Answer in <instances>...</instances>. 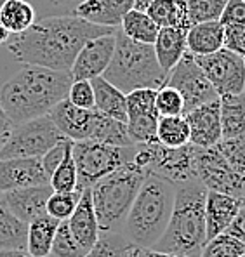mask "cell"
<instances>
[{
    "instance_id": "bcb514c9",
    "label": "cell",
    "mask_w": 245,
    "mask_h": 257,
    "mask_svg": "<svg viewBox=\"0 0 245 257\" xmlns=\"http://www.w3.org/2000/svg\"><path fill=\"white\" fill-rule=\"evenodd\" d=\"M0 257H33L26 250H0Z\"/></svg>"
},
{
    "instance_id": "f5cc1de1",
    "label": "cell",
    "mask_w": 245,
    "mask_h": 257,
    "mask_svg": "<svg viewBox=\"0 0 245 257\" xmlns=\"http://www.w3.org/2000/svg\"><path fill=\"white\" fill-rule=\"evenodd\" d=\"M243 64H245V56H243Z\"/></svg>"
},
{
    "instance_id": "52a82bcc",
    "label": "cell",
    "mask_w": 245,
    "mask_h": 257,
    "mask_svg": "<svg viewBox=\"0 0 245 257\" xmlns=\"http://www.w3.org/2000/svg\"><path fill=\"white\" fill-rule=\"evenodd\" d=\"M136 146L118 148L97 141H75L71 145L75 165L78 174V191H84L103 179L104 176L116 171L118 167L134 162Z\"/></svg>"
},
{
    "instance_id": "5b68a950",
    "label": "cell",
    "mask_w": 245,
    "mask_h": 257,
    "mask_svg": "<svg viewBox=\"0 0 245 257\" xmlns=\"http://www.w3.org/2000/svg\"><path fill=\"white\" fill-rule=\"evenodd\" d=\"M103 78L124 94L136 89H155L167 85L169 73L160 66L155 49L150 44H139L115 28V52Z\"/></svg>"
},
{
    "instance_id": "c3c4849f",
    "label": "cell",
    "mask_w": 245,
    "mask_h": 257,
    "mask_svg": "<svg viewBox=\"0 0 245 257\" xmlns=\"http://www.w3.org/2000/svg\"><path fill=\"white\" fill-rule=\"evenodd\" d=\"M155 0H134V9H139V11H146L148 6Z\"/></svg>"
},
{
    "instance_id": "6da1fadb",
    "label": "cell",
    "mask_w": 245,
    "mask_h": 257,
    "mask_svg": "<svg viewBox=\"0 0 245 257\" xmlns=\"http://www.w3.org/2000/svg\"><path fill=\"white\" fill-rule=\"evenodd\" d=\"M73 14L40 18L28 30L9 37L7 49L16 61L70 73L78 51L94 37L113 33Z\"/></svg>"
},
{
    "instance_id": "9f6ffc18",
    "label": "cell",
    "mask_w": 245,
    "mask_h": 257,
    "mask_svg": "<svg viewBox=\"0 0 245 257\" xmlns=\"http://www.w3.org/2000/svg\"><path fill=\"white\" fill-rule=\"evenodd\" d=\"M243 92H245V90H243Z\"/></svg>"
},
{
    "instance_id": "f6af8a7d",
    "label": "cell",
    "mask_w": 245,
    "mask_h": 257,
    "mask_svg": "<svg viewBox=\"0 0 245 257\" xmlns=\"http://www.w3.org/2000/svg\"><path fill=\"white\" fill-rule=\"evenodd\" d=\"M226 233L235 236L236 240H240L245 245V209L243 207L240 209V212L236 214V217L233 219V222L229 224V228L226 229Z\"/></svg>"
},
{
    "instance_id": "d4e9b609",
    "label": "cell",
    "mask_w": 245,
    "mask_h": 257,
    "mask_svg": "<svg viewBox=\"0 0 245 257\" xmlns=\"http://www.w3.org/2000/svg\"><path fill=\"white\" fill-rule=\"evenodd\" d=\"M59 221L51 215H42L28 224L26 233V252L33 257H51L52 241Z\"/></svg>"
},
{
    "instance_id": "2e32d148",
    "label": "cell",
    "mask_w": 245,
    "mask_h": 257,
    "mask_svg": "<svg viewBox=\"0 0 245 257\" xmlns=\"http://www.w3.org/2000/svg\"><path fill=\"white\" fill-rule=\"evenodd\" d=\"M49 184L40 158H7L0 160V193L28 186Z\"/></svg>"
},
{
    "instance_id": "8fae6325",
    "label": "cell",
    "mask_w": 245,
    "mask_h": 257,
    "mask_svg": "<svg viewBox=\"0 0 245 257\" xmlns=\"http://www.w3.org/2000/svg\"><path fill=\"white\" fill-rule=\"evenodd\" d=\"M167 85L181 94L184 101V115L191 109L219 97L209 78L202 71V68L195 61V56L188 51L169 73Z\"/></svg>"
},
{
    "instance_id": "ee69618b",
    "label": "cell",
    "mask_w": 245,
    "mask_h": 257,
    "mask_svg": "<svg viewBox=\"0 0 245 257\" xmlns=\"http://www.w3.org/2000/svg\"><path fill=\"white\" fill-rule=\"evenodd\" d=\"M224 49L245 56V25L224 26Z\"/></svg>"
},
{
    "instance_id": "5bb4252c",
    "label": "cell",
    "mask_w": 245,
    "mask_h": 257,
    "mask_svg": "<svg viewBox=\"0 0 245 257\" xmlns=\"http://www.w3.org/2000/svg\"><path fill=\"white\" fill-rule=\"evenodd\" d=\"M49 116L66 139L73 143L87 141L92 138L94 127H96L97 109L78 108L68 99H63L49 111Z\"/></svg>"
},
{
    "instance_id": "8d00e7d4",
    "label": "cell",
    "mask_w": 245,
    "mask_h": 257,
    "mask_svg": "<svg viewBox=\"0 0 245 257\" xmlns=\"http://www.w3.org/2000/svg\"><path fill=\"white\" fill-rule=\"evenodd\" d=\"M49 184L54 191H78V174L73 155H71V148L66 153L65 160L59 164V167L52 172Z\"/></svg>"
},
{
    "instance_id": "11a10c76",
    "label": "cell",
    "mask_w": 245,
    "mask_h": 257,
    "mask_svg": "<svg viewBox=\"0 0 245 257\" xmlns=\"http://www.w3.org/2000/svg\"><path fill=\"white\" fill-rule=\"evenodd\" d=\"M242 257H245V254H243V255H242Z\"/></svg>"
},
{
    "instance_id": "60d3db41",
    "label": "cell",
    "mask_w": 245,
    "mask_h": 257,
    "mask_svg": "<svg viewBox=\"0 0 245 257\" xmlns=\"http://www.w3.org/2000/svg\"><path fill=\"white\" fill-rule=\"evenodd\" d=\"M66 99L71 104L84 109L94 108V89L90 80H75L71 82L70 90H68Z\"/></svg>"
},
{
    "instance_id": "f35d334b",
    "label": "cell",
    "mask_w": 245,
    "mask_h": 257,
    "mask_svg": "<svg viewBox=\"0 0 245 257\" xmlns=\"http://www.w3.org/2000/svg\"><path fill=\"white\" fill-rule=\"evenodd\" d=\"M216 146L233 167V171L245 177V136L235 139H221Z\"/></svg>"
},
{
    "instance_id": "f907efd6",
    "label": "cell",
    "mask_w": 245,
    "mask_h": 257,
    "mask_svg": "<svg viewBox=\"0 0 245 257\" xmlns=\"http://www.w3.org/2000/svg\"><path fill=\"white\" fill-rule=\"evenodd\" d=\"M127 257H138V254H136V250H134V247L131 248V252H129V255H127Z\"/></svg>"
},
{
    "instance_id": "1f68e13d",
    "label": "cell",
    "mask_w": 245,
    "mask_h": 257,
    "mask_svg": "<svg viewBox=\"0 0 245 257\" xmlns=\"http://www.w3.org/2000/svg\"><path fill=\"white\" fill-rule=\"evenodd\" d=\"M228 0H184L190 26L198 23L219 21Z\"/></svg>"
},
{
    "instance_id": "83f0119b",
    "label": "cell",
    "mask_w": 245,
    "mask_h": 257,
    "mask_svg": "<svg viewBox=\"0 0 245 257\" xmlns=\"http://www.w3.org/2000/svg\"><path fill=\"white\" fill-rule=\"evenodd\" d=\"M28 224L18 219L0 200V250H26Z\"/></svg>"
},
{
    "instance_id": "d6986e66",
    "label": "cell",
    "mask_w": 245,
    "mask_h": 257,
    "mask_svg": "<svg viewBox=\"0 0 245 257\" xmlns=\"http://www.w3.org/2000/svg\"><path fill=\"white\" fill-rule=\"evenodd\" d=\"M131 9H134V0H85L73 11V16L104 28H118Z\"/></svg>"
},
{
    "instance_id": "277c9868",
    "label": "cell",
    "mask_w": 245,
    "mask_h": 257,
    "mask_svg": "<svg viewBox=\"0 0 245 257\" xmlns=\"http://www.w3.org/2000/svg\"><path fill=\"white\" fill-rule=\"evenodd\" d=\"M174 198V183L153 172H146L124 224V238L133 247L153 248L171 221Z\"/></svg>"
},
{
    "instance_id": "e0dca14e",
    "label": "cell",
    "mask_w": 245,
    "mask_h": 257,
    "mask_svg": "<svg viewBox=\"0 0 245 257\" xmlns=\"http://www.w3.org/2000/svg\"><path fill=\"white\" fill-rule=\"evenodd\" d=\"M51 184L42 186H28L21 190H13L2 193V203L11 210L18 219L30 224L35 219L47 214V200L52 195Z\"/></svg>"
},
{
    "instance_id": "f546056e",
    "label": "cell",
    "mask_w": 245,
    "mask_h": 257,
    "mask_svg": "<svg viewBox=\"0 0 245 257\" xmlns=\"http://www.w3.org/2000/svg\"><path fill=\"white\" fill-rule=\"evenodd\" d=\"M90 141L104 143L110 146H118V148H127V146H134L133 139L127 131V123L115 120L108 115L97 111L96 116V127H94L92 138Z\"/></svg>"
},
{
    "instance_id": "30bf717a",
    "label": "cell",
    "mask_w": 245,
    "mask_h": 257,
    "mask_svg": "<svg viewBox=\"0 0 245 257\" xmlns=\"http://www.w3.org/2000/svg\"><path fill=\"white\" fill-rule=\"evenodd\" d=\"M195 177L209 191L226 193L238 200L245 188V177L233 171L217 146H195Z\"/></svg>"
},
{
    "instance_id": "e575fe53",
    "label": "cell",
    "mask_w": 245,
    "mask_h": 257,
    "mask_svg": "<svg viewBox=\"0 0 245 257\" xmlns=\"http://www.w3.org/2000/svg\"><path fill=\"white\" fill-rule=\"evenodd\" d=\"M245 254V245L228 233L210 238L202 250V257H242Z\"/></svg>"
},
{
    "instance_id": "484cf974",
    "label": "cell",
    "mask_w": 245,
    "mask_h": 257,
    "mask_svg": "<svg viewBox=\"0 0 245 257\" xmlns=\"http://www.w3.org/2000/svg\"><path fill=\"white\" fill-rule=\"evenodd\" d=\"M118 28L124 32V35L129 37L134 42L150 44V45L155 44L157 35L160 32V26L148 16V13L139 9H131L124 16Z\"/></svg>"
},
{
    "instance_id": "4316f807",
    "label": "cell",
    "mask_w": 245,
    "mask_h": 257,
    "mask_svg": "<svg viewBox=\"0 0 245 257\" xmlns=\"http://www.w3.org/2000/svg\"><path fill=\"white\" fill-rule=\"evenodd\" d=\"M146 13L160 28H191L184 0H155L148 6Z\"/></svg>"
},
{
    "instance_id": "7bdbcfd3",
    "label": "cell",
    "mask_w": 245,
    "mask_h": 257,
    "mask_svg": "<svg viewBox=\"0 0 245 257\" xmlns=\"http://www.w3.org/2000/svg\"><path fill=\"white\" fill-rule=\"evenodd\" d=\"M219 23L223 26L245 25V0H228Z\"/></svg>"
},
{
    "instance_id": "44dd1931",
    "label": "cell",
    "mask_w": 245,
    "mask_h": 257,
    "mask_svg": "<svg viewBox=\"0 0 245 257\" xmlns=\"http://www.w3.org/2000/svg\"><path fill=\"white\" fill-rule=\"evenodd\" d=\"M188 30L184 28H160L157 40L153 44L155 56L167 73H171L172 68L179 63V59L188 51L186 47Z\"/></svg>"
},
{
    "instance_id": "9a60e30c",
    "label": "cell",
    "mask_w": 245,
    "mask_h": 257,
    "mask_svg": "<svg viewBox=\"0 0 245 257\" xmlns=\"http://www.w3.org/2000/svg\"><path fill=\"white\" fill-rule=\"evenodd\" d=\"M184 116H186V122L190 125L191 145L200 146V148H210L223 139L219 97L191 109Z\"/></svg>"
},
{
    "instance_id": "db71d44e",
    "label": "cell",
    "mask_w": 245,
    "mask_h": 257,
    "mask_svg": "<svg viewBox=\"0 0 245 257\" xmlns=\"http://www.w3.org/2000/svg\"><path fill=\"white\" fill-rule=\"evenodd\" d=\"M0 198H2V193H0Z\"/></svg>"
},
{
    "instance_id": "7402d4cb",
    "label": "cell",
    "mask_w": 245,
    "mask_h": 257,
    "mask_svg": "<svg viewBox=\"0 0 245 257\" xmlns=\"http://www.w3.org/2000/svg\"><path fill=\"white\" fill-rule=\"evenodd\" d=\"M188 52L193 56H207L224 47V26L219 21L198 23L188 30Z\"/></svg>"
},
{
    "instance_id": "ffe728a7",
    "label": "cell",
    "mask_w": 245,
    "mask_h": 257,
    "mask_svg": "<svg viewBox=\"0 0 245 257\" xmlns=\"http://www.w3.org/2000/svg\"><path fill=\"white\" fill-rule=\"evenodd\" d=\"M68 226H70L71 235L75 236V240L85 248H90L96 245L97 238H99V224H97V217L92 207V196H90V188L82 191L80 202H78L75 212L70 215V219H66Z\"/></svg>"
},
{
    "instance_id": "f1b7e54d",
    "label": "cell",
    "mask_w": 245,
    "mask_h": 257,
    "mask_svg": "<svg viewBox=\"0 0 245 257\" xmlns=\"http://www.w3.org/2000/svg\"><path fill=\"white\" fill-rule=\"evenodd\" d=\"M0 21L11 35H16L28 30L37 21L35 7L30 0H6L0 9Z\"/></svg>"
},
{
    "instance_id": "9c48e42d",
    "label": "cell",
    "mask_w": 245,
    "mask_h": 257,
    "mask_svg": "<svg viewBox=\"0 0 245 257\" xmlns=\"http://www.w3.org/2000/svg\"><path fill=\"white\" fill-rule=\"evenodd\" d=\"M66 139L54 125L49 115L13 127L6 146L0 151V160L7 158H42L59 141Z\"/></svg>"
},
{
    "instance_id": "7a4b0ae2",
    "label": "cell",
    "mask_w": 245,
    "mask_h": 257,
    "mask_svg": "<svg viewBox=\"0 0 245 257\" xmlns=\"http://www.w3.org/2000/svg\"><path fill=\"white\" fill-rule=\"evenodd\" d=\"M71 82L66 71L25 64L0 89V106L14 125L39 118L66 99Z\"/></svg>"
},
{
    "instance_id": "3957f363",
    "label": "cell",
    "mask_w": 245,
    "mask_h": 257,
    "mask_svg": "<svg viewBox=\"0 0 245 257\" xmlns=\"http://www.w3.org/2000/svg\"><path fill=\"white\" fill-rule=\"evenodd\" d=\"M207 188L198 181L176 184L174 209L165 233L153 250L176 257H202L207 240L205 226Z\"/></svg>"
},
{
    "instance_id": "b9f144b4",
    "label": "cell",
    "mask_w": 245,
    "mask_h": 257,
    "mask_svg": "<svg viewBox=\"0 0 245 257\" xmlns=\"http://www.w3.org/2000/svg\"><path fill=\"white\" fill-rule=\"evenodd\" d=\"M71 145H73V141H70V139H63V141H59L58 145L52 146V148L49 150L42 158H40V160H42V167H44L45 174L49 176V179H51L52 172L59 167V164L65 160V157H66L68 151H70Z\"/></svg>"
},
{
    "instance_id": "ac0fdd59",
    "label": "cell",
    "mask_w": 245,
    "mask_h": 257,
    "mask_svg": "<svg viewBox=\"0 0 245 257\" xmlns=\"http://www.w3.org/2000/svg\"><path fill=\"white\" fill-rule=\"evenodd\" d=\"M242 209L238 198L226 193L209 191L205 198V226H207V240L226 233L233 219Z\"/></svg>"
},
{
    "instance_id": "ab89813d",
    "label": "cell",
    "mask_w": 245,
    "mask_h": 257,
    "mask_svg": "<svg viewBox=\"0 0 245 257\" xmlns=\"http://www.w3.org/2000/svg\"><path fill=\"white\" fill-rule=\"evenodd\" d=\"M35 7L37 20L45 16H65L73 14V11L85 0H30Z\"/></svg>"
},
{
    "instance_id": "4dcf8cb0",
    "label": "cell",
    "mask_w": 245,
    "mask_h": 257,
    "mask_svg": "<svg viewBox=\"0 0 245 257\" xmlns=\"http://www.w3.org/2000/svg\"><path fill=\"white\" fill-rule=\"evenodd\" d=\"M157 141L167 148H181L190 145V125L186 116H160L157 125Z\"/></svg>"
},
{
    "instance_id": "681fc988",
    "label": "cell",
    "mask_w": 245,
    "mask_h": 257,
    "mask_svg": "<svg viewBox=\"0 0 245 257\" xmlns=\"http://www.w3.org/2000/svg\"><path fill=\"white\" fill-rule=\"evenodd\" d=\"M240 203H242V207L245 209V188H243V193H242V196H240Z\"/></svg>"
},
{
    "instance_id": "7dc6e473",
    "label": "cell",
    "mask_w": 245,
    "mask_h": 257,
    "mask_svg": "<svg viewBox=\"0 0 245 257\" xmlns=\"http://www.w3.org/2000/svg\"><path fill=\"white\" fill-rule=\"evenodd\" d=\"M9 37H11V32L6 28V26H4V23L0 21V45L7 44V40H9Z\"/></svg>"
},
{
    "instance_id": "8992f818",
    "label": "cell",
    "mask_w": 245,
    "mask_h": 257,
    "mask_svg": "<svg viewBox=\"0 0 245 257\" xmlns=\"http://www.w3.org/2000/svg\"><path fill=\"white\" fill-rule=\"evenodd\" d=\"M145 176V169L131 162L90 186L92 207L101 231L122 233Z\"/></svg>"
},
{
    "instance_id": "d590c367",
    "label": "cell",
    "mask_w": 245,
    "mask_h": 257,
    "mask_svg": "<svg viewBox=\"0 0 245 257\" xmlns=\"http://www.w3.org/2000/svg\"><path fill=\"white\" fill-rule=\"evenodd\" d=\"M80 195L82 191H52L47 200V215L58 221L70 219L80 202Z\"/></svg>"
},
{
    "instance_id": "4fadbf2b",
    "label": "cell",
    "mask_w": 245,
    "mask_h": 257,
    "mask_svg": "<svg viewBox=\"0 0 245 257\" xmlns=\"http://www.w3.org/2000/svg\"><path fill=\"white\" fill-rule=\"evenodd\" d=\"M113 52H115V32L87 40L78 51L70 70L71 80H92L96 77H103L113 58Z\"/></svg>"
},
{
    "instance_id": "836d02e7",
    "label": "cell",
    "mask_w": 245,
    "mask_h": 257,
    "mask_svg": "<svg viewBox=\"0 0 245 257\" xmlns=\"http://www.w3.org/2000/svg\"><path fill=\"white\" fill-rule=\"evenodd\" d=\"M85 254H87V250L71 235L68 222L59 221V226L54 235V241H52L51 257H84Z\"/></svg>"
},
{
    "instance_id": "7c38bea8",
    "label": "cell",
    "mask_w": 245,
    "mask_h": 257,
    "mask_svg": "<svg viewBox=\"0 0 245 257\" xmlns=\"http://www.w3.org/2000/svg\"><path fill=\"white\" fill-rule=\"evenodd\" d=\"M195 61L202 68L219 97L228 94H242L245 90L243 56L223 47L212 54L195 56Z\"/></svg>"
},
{
    "instance_id": "ba28073f",
    "label": "cell",
    "mask_w": 245,
    "mask_h": 257,
    "mask_svg": "<svg viewBox=\"0 0 245 257\" xmlns=\"http://www.w3.org/2000/svg\"><path fill=\"white\" fill-rule=\"evenodd\" d=\"M134 164L179 184L186 181H197L195 177V146L186 145L181 148H167L160 143L136 146Z\"/></svg>"
},
{
    "instance_id": "603a6c76",
    "label": "cell",
    "mask_w": 245,
    "mask_h": 257,
    "mask_svg": "<svg viewBox=\"0 0 245 257\" xmlns=\"http://www.w3.org/2000/svg\"><path fill=\"white\" fill-rule=\"evenodd\" d=\"M90 84L94 89V108L103 115H108L120 122H127L126 94L108 80H104L103 77L92 78Z\"/></svg>"
},
{
    "instance_id": "816d5d0a",
    "label": "cell",
    "mask_w": 245,
    "mask_h": 257,
    "mask_svg": "<svg viewBox=\"0 0 245 257\" xmlns=\"http://www.w3.org/2000/svg\"><path fill=\"white\" fill-rule=\"evenodd\" d=\"M6 4V0H0V9H2V6Z\"/></svg>"
},
{
    "instance_id": "cb8c5ba5",
    "label": "cell",
    "mask_w": 245,
    "mask_h": 257,
    "mask_svg": "<svg viewBox=\"0 0 245 257\" xmlns=\"http://www.w3.org/2000/svg\"><path fill=\"white\" fill-rule=\"evenodd\" d=\"M221 131L223 139H235L245 136V92L228 94L219 97Z\"/></svg>"
},
{
    "instance_id": "d6a6232c",
    "label": "cell",
    "mask_w": 245,
    "mask_h": 257,
    "mask_svg": "<svg viewBox=\"0 0 245 257\" xmlns=\"http://www.w3.org/2000/svg\"><path fill=\"white\" fill-rule=\"evenodd\" d=\"M133 245L124 238L122 233H99L96 245L84 257H127Z\"/></svg>"
},
{
    "instance_id": "74e56055",
    "label": "cell",
    "mask_w": 245,
    "mask_h": 257,
    "mask_svg": "<svg viewBox=\"0 0 245 257\" xmlns=\"http://www.w3.org/2000/svg\"><path fill=\"white\" fill-rule=\"evenodd\" d=\"M155 106L160 116H174L184 115V101L181 94L176 89L169 85H164L157 90Z\"/></svg>"
}]
</instances>
